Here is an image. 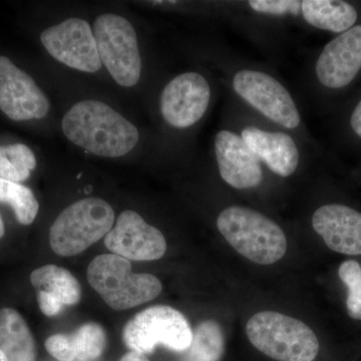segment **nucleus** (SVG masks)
I'll use <instances>...</instances> for the list:
<instances>
[{
	"instance_id": "1",
	"label": "nucleus",
	"mask_w": 361,
	"mask_h": 361,
	"mask_svg": "<svg viewBox=\"0 0 361 361\" xmlns=\"http://www.w3.org/2000/svg\"><path fill=\"white\" fill-rule=\"evenodd\" d=\"M61 130L73 145L102 158L128 155L140 141L134 123L97 99L73 104L63 116Z\"/></svg>"
},
{
	"instance_id": "2",
	"label": "nucleus",
	"mask_w": 361,
	"mask_h": 361,
	"mask_svg": "<svg viewBox=\"0 0 361 361\" xmlns=\"http://www.w3.org/2000/svg\"><path fill=\"white\" fill-rule=\"evenodd\" d=\"M217 227L226 241L252 262L274 264L286 254L283 230L257 211L246 207H228L218 217Z\"/></svg>"
},
{
	"instance_id": "3",
	"label": "nucleus",
	"mask_w": 361,
	"mask_h": 361,
	"mask_svg": "<svg viewBox=\"0 0 361 361\" xmlns=\"http://www.w3.org/2000/svg\"><path fill=\"white\" fill-rule=\"evenodd\" d=\"M87 281L104 302L115 310L137 307L160 295V280L147 273H133L128 259L102 254L90 262Z\"/></svg>"
},
{
	"instance_id": "4",
	"label": "nucleus",
	"mask_w": 361,
	"mask_h": 361,
	"mask_svg": "<svg viewBox=\"0 0 361 361\" xmlns=\"http://www.w3.org/2000/svg\"><path fill=\"white\" fill-rule=\"evenodd\" d=\"M246 334L258 350L275 360L313 361L319 353V341L310 326L274 311L252 316Z\"/></svg>"
},
{
	"instance_id": "5",
	"label": "nucleus",
	"mask_w": 361,
	"mask_h": 361,
	"mask_svg": "<svg viewBox=\"0 0 361 361\" xmlns=\"http://www.w3.org/2000/svg\"><path fill=\"white\" fill-rule=\"evenodd\" d=\"M115 211L101 198H85L66 207L51 225L49 244L63 257L82 253L106 236L115 223Z\"/></svg>"
},
{
	"instance_id": "6",
	"label": "nucleus",
	"mask_w": 361,
	"mask_h": 361,
	"mask_svg": "<svg viewBox=\"0 0 361 361\" xmlns=\"http://www.w3.org/2000/svg\"><path fill=\"white\" fill-rule=\"evenodd\" d=\"M99 59L121 87H133L142 75V56L137 32L129 20L116 13H103L94 23Z\"/></svg>"
},
{
	"instance_id": "7",
	"label": "nucleus",
	"mask_w": 361,
	"mask_h": 361,
	"mask_svg": "<svg viewBox=\"0 0 361 361\" xmlns=\"http://www.w3.org/2000/svg\"><path fill=\"white\" fill-rule=\"evenodd\" d=\"M123 339L127 348L149 355L158 344L171 350L187 351L193 339L191 326L184 315L167 305H156L135 315L126 324Z\"/></svg>"
},
{
	"instance_id": "8",
	"label": "nucleus",
	"mask_w": 361,
	"mask_h": 361,
	"mask_svg": "<svg viewBox=\"0 0 361 361\" xmlns=\"http://www.w3.org/2000/svg\"><path fill=\"white\" fill-rule=\"evenodd\" d=\"M232 85L239 97L272 122L289 130L300 123V114L291 94L268 73L241 70L235 73Z\"/></svg>"
},
{
	"instance_id": "9",
	"label": "nucleus",
	"mask_w": 361,
	"mask_h": 361,
	"mask_svg": "<svg viewBox=\"0 0 361 361\" xmlns=\"http://www.w3.org/2000/svg\"><path fill=\"white\" fill-rule=\"evenodd\" d=\"M40 42L52 58L73 70L94 73L103 66L94 30L82 18H68L45 28Z\"/></svg>"
},
{
	"instance_id": "10",
	"label": "nucleus",
	"mask_w": 361,
	"mask_h": 361,
	"mask_svg": "<svg viewBox=\"0 0 361 361\" xmlns=\"http://www.w3.org/2000/svg\"><path fill=\"white\" fill-rule=\"evenodd\" d=\"M210 99V85L201 73H180L161 90V115L171 127L188 129L205 115Z\"/></svg>"
},
{
	"instance_id": "11",
	"label": "nucleus",
	"mask_w": 361,
	"mask_h": 361,
	"mask_svg": "<svg viewBox=\"0 0 361 361\" xmlns=\"http://www.w3.org/2000/svg\"><path fill=\"white\" fill-rule=\"evenodd\" d=\"M0 111L16 122L40 120L51 111L44 90L6 56H0Z\"/></svg>"
},
{
	"instance_id": "12",
	"label": "nucleus",
	"mask_w": 361,
	"mask_h": 361,
	"mask_svg": "<svg viewBox=\"0 0 361 361\" xmlns=\"http://www.w3.org/2000/svg\"><path fill=\"white\" fill-rule=\"evenodd\" d=\"M104 245L116 255L135 261L158 260L167 250L163 233L132 210L120 214L104 238Z\"/></svg>"
},
{
	"instance_id": "13",
	"label": "nucleus",
	"mask_w": 361,
	"mask_h": 361,
	"mask_svg": "<svg viewBox=\"0 0 361 361\" xmlns=\"http://www.w3.org/2000/svg\"><path fill=\"white\" fill-rule=\"evenodd\" d=\"M361 70V25L353 26L325 45L316 61L320 84L342 89L355 80Z\"/></svg>"
},
{
	"instance_id": "14",
	"label": "nucleus",
	"mask_w": 361,
	"mask_h": 361,
	"mask_svg": "<svg viewBox=\"0 0 361 361\" xmlns=\"http://www.w3.org/2000/svg\"><path fill=\"white\" fill-rule=\"evenodd\" d=\"M216 160L222 179L238 190L258 187L263 179L260 160L240 135L219 130L214 140Z\"/></svg>"
},
{
	"instance_id": "15",
	"label": "nucleus",
	"mask_w": 361,
	"mask_h": 361,
	"mask_svg": "<svg viewBox=\"0 0 361 361\" xmlns=\"http://www.w3.org/2000/svg\"><path fill=\"white\" fill-rule=\"evenodd\" d=\"M312 227L331 250L361 255V213L350 207L329 204L313 214Z\"/></svg>"
},
{
	"instance_id": "16",
	"label": "nucleus",
	"mask_w": 361,
	"mask_h": 361,
	"mask_svg": "<svg viewBox=\"0 0 361 361\" xmlns=\"http://www.w3.org/2000/svg\"><path fill=\"white\" fill-rule=\"evenodd\" d=\"M241 137L259 160L280 177L293 175L299 165V151L291 135L247 127Z\"/></svg>"
},
{
	"instance_id": "17",
	"label": "nucleus",
	"mask_w": 361,
	"mask_h": 361,
	"mask_svg": "<svg viewBox=\"0 0 361 361\" xmlns=\"http://www.w3.org/2000/svg\"><path fill=\"white\" fill-rule=\"evenodd\" d=\"M0 351L7 361H35L37 346L25 318L11 308L0 310Z\"/></svg>"
},
{
	"instance_id": "18",
	"label": "nucleus",
	"mask_w": 361,
	"mask_h": 361,
	"mask_svg": "<svg viewBox=\"0 0 361 361\" xmlns=\"http://www.w3.org/2000/svg\"><path fill=\"white\" fill-rule=\"evenodd\" d=\"M304 20L319 30L342 33L350 30L357 20L355 7L336 0H305L301 1Z\"/></svg>"
},
{
	"instance_id": "19",
	"label": "nucleus",
	"mask_w": 361,
	"mask_h": 361,
	"mask_svg": "<svg viewBox=\"0 0 361 361\" xmlns=\"http://www.w3.org/2000/svg\"><path fill=\"white\" fill-rule=\"evenodd\" d=\"M30 282L37 291H44L61 301L63 305H75L82 297V287L77 278L56 265H44L30 274Z\"/></svg>"
},
{
	"instance_id": "20",
	"label": "nucleus",
	"mask_w": 361,
	"mask_h": 361,
	"mask_svg": "<svg viewBox=\"0 0 361 361\" xmlns=\"http://www.w3.org/2000/svg\"><path fill=\"white\" fill-rule=\"evenodd\" d=\"M224 351V334L219 323L205 320L195 330L184 361H220Z\"/></svg>"
},
{
	"instance_id": "21",
	"label": "nucleus",
	"mask_w": 361,
	"mask_h": 361,
	"mask_svg": "<svg viewBox=\"0 0 361 361\" xmlns=\"http://www.w3.org/2000/svg\"><path fill=\"white\" fill-rule=\"evenodd\" d=\"M37 157L25 144L0 146V179L20 183L37 168Z\"/></svg>"
},
{
	"instance_id": "22",
	"label": "nucleus",
	"mask_w": 361,
	"mask_h": 361,
	"mask_svg": "<svg viewBox=\"0 0 361 361\" xmlns=\"http://www.w3.org/2000/svg\"><path fill=\"white\" fill-rule=\"evenodd\" d=\"M0 203L13 208L21 225L32 224L39 210V204L30 188L20 183L0 179Z\"/></svg>"
},
{
	"instance_id": "23",
	"label": "nucleus",
	"mask_w": 361,
	"mask_h": 361,
	"mask_svg": "<svg viewBox=\"0 0 361 361\" xmlns=\"http://www.w3.org/2000/svg\"><path fill=\"white\" fill-rule=\"evenodd\" d=\"M70 336L78 360H96L106 349V331L97 323H85Z\"/></svg>"
},
{
	"instance_id": "24",
	"label": "nucleus",
	"mask_w": 361,
	"mask_h": 361,
	"mask_svg": "<svg viewBox=\"0 0 361 361\" xmlns=\"http://www.w3.org/2000/svg\"><path fill=\"white\" fill-rule=\"evenodd\" d=\"M339 278L348 287L346 308L348 315L355 320H361V265L357 261H344L338 269Z\"/></svg>"
},
{
	"instance_id": "25",
	"label": "nucleus",
	"mask_w": 361,
	"mask_h": 361,
	"mask_svg": "<svg viewBox=\"0 0 361 361\" xmlns=\"http://www.w3.org/2000/svg\"><path fill=\"white\" fill-rule=\"evenodd\" d=\"M249 6L256 13L269 16H296L301 13V1L296 0H251Z\"/></svg>"
},
{
	"instance_id": "26",
	"label": "nucleus",
	"mask_w": 361,
	"mask_h": 361,
	"mask_svg": "<svg viewBox=\"0 0 361 361\" xmlns=\"http://www.w3.org/2000/svg\"><path fill=\"white\" fill-rule=\"evenodd\" d=\"M47 353L59 361L77 360L70 334H54L45 341Z\"/></svg>"
},
{
	"instance_id": "27",
	"label": "nucleus",
	"mask_w": 361,
	"mask_h": 361,
	"mask_svg": "<svg viewBox=\"0 0 361 361\" xmlns=\"http://www.w3.org/2000/svg\"><path fill=\"white\" fill-rule=\"evenodd\" d=\"M37 303H39V310L45 316L54 317L63 311V304L54 298V296L45 293L44 291H37Z\"/></svg>"
},
{
	"instance_id": "28",
	"label": "nucleus",
	"mask_w": 361,
	"mask_h": 361,
	"mask_svg": "<svg viewBox=\"0 0 361 361\" xmlns=\"http://www.w3.org/2000/svg\"><path fill=\"white\" fill-rule=\"evenodd\" d=\"M350 126L353 132L361 137V101L355 106V111L351 115Z\"/></svg>"
},
{
	"instance_id": "29",
	"label": "nucleus",
	"mask_w": 361,
	"mask_h": 361,
	"mask_svg": "<svg viewBox=\"0 0 361 361\" xmlns=\"http://www.w3.org/2000/svg\"><path fill=\"white\" fill-rule=\"evenodd\" d=\"M120 361H149L146 355L142 353H135V351H130L127 355L123 356Z\"/></svg>"
},
{
	"instance_id": "30",
	"label": "nucleus",
	"mask_w": 361,
	"mask_h": 361,
	"mask_svg": "<svg viewBox=\"0 0 361 361\" xmlns=\"http://www.w3.org/2000/svg\"><path fill=\"white\" fill-rule=\"evenodd\" d=\"M4 233H6V228H4V220L0 215V239L4 236Z\"/></svg>"
},
{
	"instance_id": "31",
	"label": "nucleus",
	"mask_w": 361,
	"mask_h": 361,
	"mask_svg": "<svg viewBox=\"0 0 361 361\" xmlns=\"http://www.w3.org/2000/svg\"><path fill=\"white\" fill-rule=\"evenodd\" d=\"M0 361H7L6 356H4V353L0 351Z\"/></svg>"
}]
</instances>
